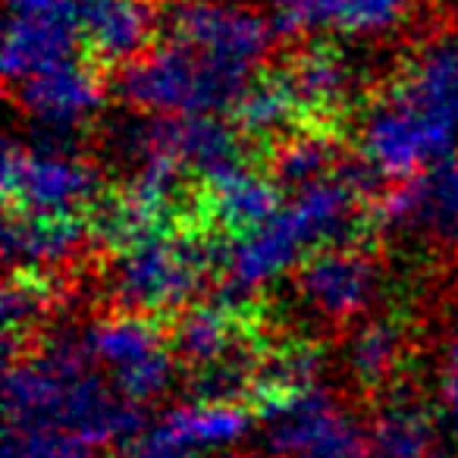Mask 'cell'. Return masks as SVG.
Returning a JSON list of instances; mask_svg holds the SVG:
<instances>
[{
    "label": "cell",
    "instance_id": "cell-1",
    "mask_svg": "<svg viewBox=\"0 0 458 458\" xmlns=\"http://www.w3.org/2000/svg\"><path fill=\"white\" fill-rule=\"evenodd\" d=\"M4 408L13 427H60L91 445L132 443L145 427V405L126 399L91 361L82 336L32 345L13 358L4 380Z\"/></svg>",
    "mask_w": 458,
    "mask_h": 458
},
{
    "label": "cell",
    "instance_id": "cell-2",
    "mask_svg": "<svg viewBox=\"0 0 458 458\" xmlns=\"http://www.w3.org/2000/svg\"><path fill=\"white\" fill-rule=\"evenodd\" d=\"M364 195L343 176L324 179L295 191L267 223L226 236L216 245L214 270L220 274L216 301L249 308L251 295L276 276L299 267L308 255L336 242H349L352 229L364 220Z\"/></svg>",
    "mask_w": 458,
    "mask_h": 458
},
{
    "label": "cell",
    "instance_id": "cell-3",
    "mask_svg": "<svg viewBox=\"0 0 458 458\" xmlns=\"http://www.w3.org/2000/svg\"><path fill=\"white\" fill-rule=\"evenodd\" d=\"M255 76L204 57L176 41L151 47L139 60L120 66L114 91L135 114L204 116L236 107Z\"/></svg>",
    "mask_w": 458,
    "mask_h": 458
},
{
    "label": "cell",
    "instance_id": "cell-4",
    "mask_svg": "<svg viewBox=\"0 0 458 458\" xmlns=\"http://www.w3.org/2000/svg\"><path fill=\"white\" fill-rule=\"evenodd\" d=\"M214 245L201 242L198 229H160L116 251L107 274L114 311L164 318L195 305L204 280L214 274Z\"/></svg>",
    "mask_w": 458,
    "mask_h": 458
},
{
    "label": "cell",
    "instance_id": "cell-5",
    "mask_svg": "<svg viewBox=\"0 0 458 458\" xmlns=\"http://www.w3.org/2000/svg\"><path fill=\"white\" fill-rule=\"evenodd\" d=\"M452 151H458V135L395 85H383L358 120V157L386 185L427 170Z\"/></svg>",
    "mask_w": 458,
    "mask_h": 458
},
{
    "label": "cell",
    "instance_id": "cell-6",
    "mask_svg": "<svg viewBox=\"0 0 458 458\" xmlns=\"http://www.w3.org/2000/svg\"><path fill=\"white\" fill-rule=\"evenodd\" d=\"M4 201L7 210L45 216H79L101 204V170L70 145L45 141L4 148Z\"/></svg>",
    "mask_w": 458,
    "mask_h": 458
},
{
    "label": "cell",
    "instance_id": "cell-7",
    "mask_svg": "<svg viewBox=\"0 0 458 458\" xmlns=\"http://www.w3.org/2000/svg\"><path fill=\"white\" fill-rule=\"evenodd\" d=\"M370 220L389 242L439 255L458 251V151L402 182H389L370 201Z\"/></svg>",
    "mask_w": 458,
    "mask_h": 458
},
{
    "label": "cell",
    "instance_id": "cell-8",
    "mask_svg": "<svg viewBox=\"0 0 458 458\" xmlns=\"http://www.w3.org/2000/svg\"><path fill=\"white\" fill-rule=\"evenodd\" d=\"M166 41H176L204 57L242 70L261 72L274 51V22L242 0H173L160 13Z\"/></svg>",
    "mask_w": 458,
    "mask_h": 458
},
{
    "label": "cell",
    "instance_id": "cell-9",
    "mask_svg": "<svg viewBox=\"0 0 458 458\" xmlns=\"http://www.w3.org/2000/svg\"><path fill=\"white\" fill-rule=\"evenodd\" d=\"M91 361L126 399L157 402L176 377V352L151 318L114 311L82 333Z\"/></svg>",
    "mask_w": 458,
    "mask_h": 458
},
{
    "label": "cell",
    "instance_id": "cell-10",
    "mask_svg": "<svg viewBox=\"0 0 458 458\" xmlns=\"http://www.w3.org/2000/svg\"><path fill=\"white\" fill-rule=\"evenodd\" d=\"M295 295L314 320L327 327L361 324L383 289V261L364 242H336L318 249L295 267Z\"/></svg>",
    "mask_w": 458,
    "mask_h": 458
},
{
    "label": "cell",
    "instance_id": "cell-11",
    "mask_svg": "<svg viewBox=\"0 0 458 458\" xmlns=\"http://www.w3.org/2000/svg\"><path fill=\"white\" fill-rule=\"evenodd\" d=\"M7 89L26 120L57 145H66V139L82 132L107 101L101 72L82 60H66Z\"/></svg>",
    "mask_w": 458,
    "mask_h": 458
},
{
    "label": "cell",
    "instance_id": "cell-12",
    "mask_svg": "<svg viewBox=\"0 0 458 458\" xmlns=\"http://www.w3.org/2000/svg\"><path fill=\"white\" fill-rule=\"evenodd\" d=\"M82 45L76 22V0H7L4 35V79H22L76 60Z\"/></svg>",
    "mask_w": 458,
    "mask_h": 458
},
{
    "label": "cell",
    "instance_id": "cell-13",
    "mask_svg": "<svg viewBox=\"0 0 458 458\" xmlns=\"http://www.w3.org/2000/svg\"><path fill=\"white\" fill-rule=\"evenodd\" d=\"M418 0H274L270 22L276 38L308 41L311 35L386 38L411 16Z\"/></svg>",
    "mask_w": 458,
    "mask_h": 458
},
{
    "label": "cell",
    "instance_id": "cell-14",
    "mask_svg": "<svg viewBox=\"0 0 458 458\" xmlns=\"http://www.w3.org/2000/svg\"><path fill=\"white\" fill-rule=\"evenodd\" d=\"M95 242V233L79 216H45L7 210L4 255L20 274H38L51 280L54 270L72 267Z\"/></svg>",
    "mask_w": 458,
    "mask_h": 458
},
{
    "label": "cell",
    "instance_id": "cell-15",
    "mask_svg": "<svg viewBox=\"0 0 458 458\" xmlns=\"http://www.w3.org/2000/svg\"><path fill=\"white\" fill-rule=\"evenodd\" d=\"M76 22L91 60L126 66L154 47L160 16L151 0H76Z\"/></svg>",
    "mask_w": 458,
    "mask_h": 458
},
{
    "label": "cell",
    "instance_id": "cell-16",
    "mask_svg": "<svg viewBox=\"0 0 458 458\" xmlns=\"http://www.w3.org/2000/svg\"><path fill=\"white\" fill-rule=\"evenodd\" d=\"M389 85L458 135V26L427 35Z\"/></svg>",
    "mask_w": 458,
    "mask_h": 458
},
{
    "label": "cell",
    "instance_id": "cell-17",
    "mask_svg": "<svg viewBox=\"0 0 458 458\" xmlns=\"http://www.w3.org/2000/svg\"><path fill=\"white\" fill-rule=\"evenodd\" d=\"M251 324L245 308H233L214 301V305H189L176 314L170 330V345L179 364L195 374L210 364L229 361V358L251 355L249 352Z\"/></svg>",
    "mask_w": 458,
    "mask_h": 458
},
{
    "label": "cell",
    "instance_id": "cell-18",
    "mask_svg": "<svg viewBox=\"0 0 458 458\" xmlns=\"http://www.w3.org/2000/svg\"><path fill=\"white\" fill-rule=\"evenodd\" d=\"M368 437L374 458H449L437 414L402 383L383 393Z\"/></svg>",
    "mask_w": 458,
    "mask_h": 458
},
{
    "label": "cell",
    "instance_id": "cell-19",
    "mask_svg": "<svg viewBox=\"0 0 458 458\" xmlns=\"http://www.w3.org/2000/svg\"><path fill=\"white\" fill-rule=\"evenodd\" d=\"M198 208L204 223H214L226 236H239L267 223L283 208V189L267 173L249 170L242 164L210 182H201Z\"/></svg>",
    "mask_w": 458,
    "mask_h": 458
},
{
    "label": "cell",
    "instance_id": "cell-20",
    "mask_svg": "<svg viewBox=\"0 0 458 458\" xmlns=\"http://www.w3.org/2000/svg\"><path fill=\"white\" fill-rule=\"evenodd\" d=\"M289 89L295 91L301 110L318 120L320 129H327V120L343 114V107L352 101V85L355 70L349 57L330 45H308L289 54V60L280 66Z\"/></svg>",
    "mask_w": 458,
    "mask_h": 458
},
{
    "label": "cell",
    "instance_id": "cell-21",
    "mask_svg": "<svg viewBox=\"0 0 458 458\" xmlns=\"http://www.w3.org/2000/svg\"><path fill=\"white\" fill-rule=\"evenodd\" d=\"M255 414L261 420L264 443H267L270 455L286 458L299 452L305 443H311L318 433H324L343 414V408H339L336 395L330 389L311 383V386L295 389V393L258 402Z\"/></svg>",
    "mask_w": 458,
    "mask_h": 458
},
{
    "label": "cell",
    "instance_id": "cell-22",
    "mask_svg": "<svg viewBox=\"0 0 458 458\" xmlns=\"http://www.w3.org/2000/svg\"><path fill=\"white\" fill-rule=\"evenodd\" d=\"M408 336L405 320L393 318H364L355 324L345 345V368H349L352 380L364 393H389L395 383H402V368L408 358Z\"/></svg>",
    "mask_w": 458,
    "mask_h": 458
},
{
    "label": "cell",
    "instance_id": "cell-23",
    "mask_svg": "<svg viewBox=\"0 0 458 458\" xmlns=\"http://www.w3.org/2000/svg\"><path fill=\"white\" fill-rule=\"evenodd\" d=\"M301 114L305 110L280 70L258 72L255 82L245 89V95L233 107V126L245 141H261V145L274 148L276 141L299 129Z\"/></svg>",
    "mask_w": 458,
    "mask_h": 458
},
{
    "label": "cell",
    "instance_id": "cell-24",
    "mask_svg": "<svg viewBox=\"0 0 458 458\" xmlns=\"http://www.w3.org/2000/svg\"><path fill=\"white\" fill-rule=\"evenodd\" d=\"M249 405L242 402H204L191 399L185 405H176L154 424L164 437L189 445L195 452H214L239 443L251 430Z\"/></svg>",
    "mask_w": 458,
    "mask_h": 458
},
{
    "label": "cell",
    "instance_id": "cell-25",
    "mask_svg": "<svg viewBox=\"0 0 458 458\" xmlns=\"http://www.w3.org/2000/svg\"><path fill=\"white\" fill-rule=\"evenodd\" d=\"M345 164V154L339 151L330 129H295L283 141H276L267 154V176L280 185L283 191H301L314 182L336 176Z\"/></svg>",
    "mask_w": 458,
    "mask_h": 458
},
{
    "label": "cell",
    "instance_id": "cell-26",
    "mask_svg": "<svg viewBox=\"0 0 458 458\" xmlns=\"http://www.w3.org/2000/svg\"><path fill=\"white\" fill-rule=\"evenodd\" d=\"M54 308L51 280L38 274H20L13 270L7 289H4V339H7V361L26 355L32 339L45 327Z\"/></svg>",
    "mask_w": 458,
    "mask_h": 458
},
{
    "label": "cell",
    "instance_id": "cell-27",
    "mask_svg": "<svg viewBox=\"0 0 458 458\" xmlns=\"http://www.w3.org/2000/svg\"><path fill=\"white\" fill-rule=\"evenodd\" d=\"M4 458H98V445L60 427H13L7 424Z\"/></svg>",
    "mask_w": 458,
    "mask_h": 458
},
{
    "label": "cell",
    "instance_id": "cell-28",
    "mask_svg": "<svg viewBox=\"0 0 458 458\" xmlns=\"http://www.w3.org/2000/svg\"><path fill=\"white\" fill-rule=\"evenodd\" d=\"M286 458H374V452H370L368 433L343 411L324 433H318L311 443Z\"/></svg>",
    "mask_w": 458,
    "mask_h": 458
},
{
    "label": "cell",
    "instance_id": "cell-29",
    "mask_svg": "<svg viewBox=\"0 0 458 458\" xmlns=\"http://www.w3.org/2000/svg\"><path fill=\"white\" fill-rule=\"evenodd\" d=\"M439 402H443L445 420L458 433V333L445 345L443 361H439Z\"/></svg>",
    "mask_w": 458,
    "mask_h": 458
},
{
    "label": "cell",
    "instance_id": "cell-30",
    "mask_svg": "<svg viewBox=\"0 0 458 458\" xmlns=\"http://www.w3.org/2000/svg\"><path fill=\"white\" fill-rule=\"evenodd\" d=\"M126 458H204V452H195L176 439L164 437L160 430H148L139 439H132L126 449Z\"/></svg>",
    "mask_w": 458,
    "mask_h": 458
},
{
    "label": "cell",
    "instance_id": "cell-31",
    "mask_svg": "<svg viewBox=\"0 0 458 458\" xmlns=\"http://www.w3.org/2000/svg\"><path fill=\"white\" fill-rule=\"evenodd\" d=\"M216 458H261L255 452H229V455H216Z\"/></svg>",
    "mask_w": 458,
    "mask_h": 458
},
{
    "label": "cell",
    "instance_id": "cell-32",
    "mask_svg": "<svg viewBox=\"0 0 458 458\" xmlns=\"http://www.w3.org/2000/svg\"><path fill=\"white\" fill-rule=\"evenodd\" d=\"M455 311H458V276H455Z\"/></svg>",
    "mask_w": 458,
    "mask_h": 458
}]
</instances>
